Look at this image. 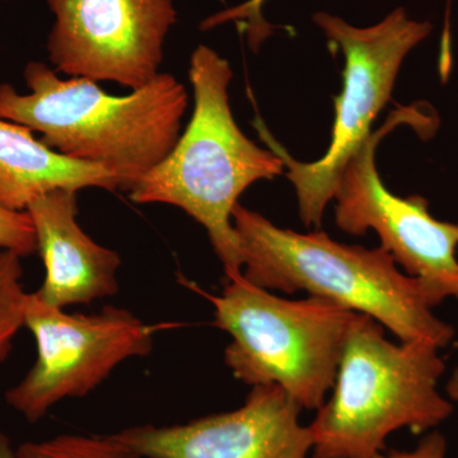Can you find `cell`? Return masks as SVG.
Instances as JSON below:
<instances>
[{"mask_svg":"<svg viewBox=\"0 0 458 458\" xmlns=\"http://www.w3.org/2000/svg\"><path fill=\"white\" fill-rule=\"evenodd\" d=\"M25 80L29 95L0 84V119L40 132L69 158L107 168L128 192L177 143L189 105L185 86L168 73L123 98L86 78L63 80L40 62L27 64Z\"/></svg>","mask_w":458,"mask_h":458,"instance_id":"obj_1","label":"cell"},{"mask_svg":"<svg viewBox=\"0 0 458 458\" xmlns=\"http://www.w3.org/2000/svg\"><path fill=\"white\" fill-rule=\"evenodd\" d=\"M247 282L292 294L304 291L369 316L400 342L450 345L454 328L434 315L420 283L385 249L345 245L325 232L276 227L240 203L232 213Z\"/></svg>","mask_w":458,"mask_h":458,"instance_id":"obj_2","label":"cell"},{"mask_svg":"<svg viewBox=\"0 0 458 458\" xmlns=\"http://www.w3.org/2000/svg\"><path fill=\"white\" fill-rule=\"evenodd\" d=\"M231 65L200 45L190 60L194 114L167 157L129 191L135 204L180 208L209 236L225 267V279L242 276L240 245L232 213L252 183L273 180L284 171L274 150L259 147L234 122L229 106Z\"/></svg>","mask_w":458,"mask_h":458,"instance_id":"obj_3","label":"cell"},{"mask_svg":"<svg viewBox=\"0 0 458 458\" xmlns=\"http://www.w3.org/2000/svg\"><path fill=\"white\" fill-rule=\"evenodd\" d=\"M438 346L394 344L376 319L355 313L334 393L310 424L312 458H372L391 434L441 426L454 412L438 391L445 363Z\"/></svg>","mask_w":458,"mask_h":458,"instance_id":"obj_4","label":"cell"},{"mask_svg":"<svg viewBox=\"0 0 458 458\" xmlns=\"http://www.w3.org/2000/svg\"><path fill=\"white\" fill-rule=\"evenodd\" d=\"M199 292L213 304L214 325L232 337L225 363L234 378L279 386L302 409L324 405L357 312L325 298L285 300L243 276L227 280L221 294Z\"/></svg>","mask_w":458,"mask_h":458,"instance_id":"obj_5","label":"cell"},{"mask_svg":"<svg viewBox=\"0 0 458 458\" xmlns=\"http://www.w3.org/2000/svg\"><path fill=\"white\" fill-rule=\"evenodd\" d=\"M312 20L345 60L343 92L335 98V122L327 152L318 161L300 162L264 126L259 131L288 168L286 177L294 186L301 219L307 227L318 228L335 197L340 174L369 140L377 114L390 101L403 60L432 33L433 26L410 17L403 8L394 9L369 27L352 26L327 12H318Z\"/></svg>","mask_w":458,"mask_h":458,"instance_id":"obj_6","label":"cell"},{"mask_svg":"<svg viewBox=\"0 0 458 458\" xmlns=\"http://www.w3.org/2000/svg\"><path fill=\"white\" fill-rule=\"evenodd\" d=\"M429 120L419 108L393 111L345 165L334 199L337 227L352 236L375 231L382 249L420 283L428 304L436 309L448 298L458 300V225L434 218L419 195L396 197L376 165L377 147L388 132L401 123L429 132Z\"/></svg>","mask_w":458,"mask_h":458,"instance_id":"obj_7","label":"cell"},{"mask_svg":"<svg viewBox=\"0 0 458 458\" xmlns=\"http://www.w3.org/2000/svg\"><path fill=\"white\" fill-rule=\"evenodd\" d=\"M25 327L38 358L5 403L29 423H38L57 403L92 393L123 361L149 355L159 327L107 306L93 315L66 313L29 293Z\"/></svg>","mask_w":458,"mask_h":458,"instance_id":"obj_8","label":"cell"},{"mask_svg":"<svg viewBox=\"0 0 458 458\" xmlns=\"http://www.w3.org/2000/svg\"><path fill=\"white\" fill-rule=\"evenodd\" d=\"M47 53L57 73L141 89L162 73L174 0H47Z\"/></svg>","mask_w":458,"mask_h":458,"instance_id":"obj_9","label":"cell"},{"mask_svg":"<svg viewBox=\"0 0 458 458\" xmlns=\"http://www.w3.org/2000/svg\"><path fill=\"white\" fill-rule=\"evenodd\" d=\"M301 410L279 386H254L232 411L179 426L131 427L114 437L144 458H312Z\"/></svg>","mask_w":458,"mask_h":458,"instance_id":"obj_10","label":"cell"},{"mask_svg":"<svg viewBox=\"0 0 458 458\" xmlns=\"http://www.w3.org/2000/svg\"><path fill=\"white\" fill-rule=\"evenodd\" d=\"M26 212L44 261V283L35 292L42 302L64 310L119 292L116 276L122 258L95 242L78 225L77 192L56 190L42 195Z\"/></svg>","mask_w":458,"mask_h":458,"instance_id":"obj_11","label":"cell"},{"mask_svg":"<svg viewBox=\"0 0 458 458\" xmlns=\"http://www.w3.org/2000/svg\"><path fill=\"white\" fill-rule=\"evenodd\" d=\"M120 190L102 165L69 158L33 137L31 129L0 119V205L25 212L36 199L56 190Z\"/></svg>","mask_w":458,"mask_h":458,"instance_id":"obj_12","label":"cell"},{"mask_svg":"<svg viewBox=\"0 0 458 458\" xmlns=\"http://www.w3.org/2000/svg\"><path fill=\"white\" fill-rule=\"evenodd\" d=\"M16 452L18 458H144L114 434H62L45 441L22 443Z\"/></svg>","mask_w":458,"mask_h":458,"instance_id":"obj_13","label":"cell"},{"mask_svg":"<svg viewBox=\"0 0 458 458\" xmlns=\"http://www.w3.org/2000/svg\"><path fill=\"white\" fill-rule=\"evenodd\" d=\"M20 256L0 250V363L7 360L18 331L25 327L29 293Z\"/></svg>","mask_w":458,"mask_h":458,"instance_id":"obj_14","label":"cell"},{"mask_svg":"<svg viewBox=\"0 0 458 458\" xmlns=\"http://www.w3.org/2000/svg\"><path fill=\"white\" fill-rule=\"evenodd\" d=\"M267 2V0H247L237 7L225 9L203 21L201 30L207 31L223 23L237 22L245 31L251 49H259L273 32V26L267 22L262 14V8Z\"/></svg>","mask_w":458,"mask_h":458,"instance_id":"obj_15","label":"cell"},{"mask_svg":"<svg viewBox=\"0 0 458 458\" xmlns=\"http://www.w3.org/2000/svg\"><path fill=\"white\" fill-rule=\"evenodd\" d=\"M0 250L27 258L38 252L36 232L30 214L0 205Z\"/></svg>","mask_w":458,"mask_h":458,"instance_id":"obj_16","label":"cell"},{"mask_svg":"<svg viewBox=\"0 0 458 458\" xmlns=\"http://www.w3.org/2000/svg\"><path fill=\"white\" fill-rule=\"evenodd\" d=\"M372 458H447V441L439 432H432L409 451H385Z\"/></svg>","mask_w":458,"mask_h":458,"instance_id":"obj_17","label":"cell"},{"mask_svg":"<svg viewBox=\"0 0 458 458\" xmlns=\"http://www.w3.org/2000/svg\"><path fill=\"white\" fill-rule=\"evenodd\" d=\"M0 458H18L16 448L12 445L7 434L0 430Z\"/></svg>","mask_w":458,"mask_h":458,"instance_id":"obj_18","label":"cell"},{"mask_svg":"<svg viewBox=\"0 0 458 458\" xmlns=\"http://www.w3.org/2000/svg\"><path fill=\"white\" fill-rule=\"evenodd\" d=\"M445 393L452 401L458 403V367L452 372L450 381H448L447 387H445Z\"/></svg>","mask_w":458,"mask_h":458,"instance_id":"obj_19","label":"cell"}]
</instances>
